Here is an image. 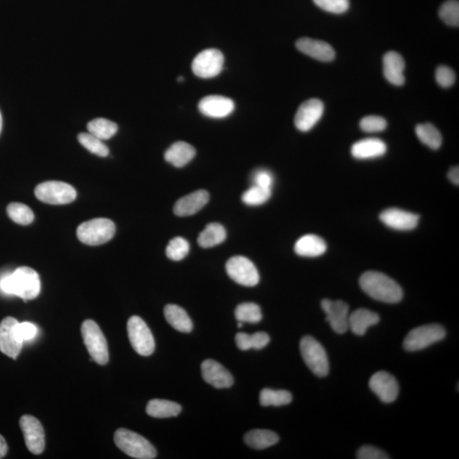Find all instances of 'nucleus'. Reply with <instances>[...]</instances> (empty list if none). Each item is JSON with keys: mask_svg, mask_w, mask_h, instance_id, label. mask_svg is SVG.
Instances as JSON below:
<instances>
[{"mask_svg": "<svg viewBox=\"0 0 459 459\" xmlns=\"http://www.w3.org/2000/svg\"><path fill=\"white\" fill-rule=\"evenodd\" d=\"M418 139L428 147L437 150L442 144V136L440 131L431 123H421L415 129Z\"/></svg>", "mask_w": 459, "mask_h": 459, "instance_id": "2f4dec72", "label": "nucleus"}, {"mask_svg": "<svg viewBox=\"0 0 459 459\" xmlns=\"http://www.w3.org/2000/svg\"><path fill=\"white\" fill-rule=\"evenodd\" d=\"M127 330L130 344L138 354L148 356L154 352V338L147 323L139 316H131L127 320Z\"/></svg>", "mask_w": 459, "mask_h": 459, "instance_id": "6e6552de", "label": "nucleus"}, {"mask_svg": "<svg viewBox=\"0 0 459 459\" xmlns=\"http://www.w3.org/2000/svg\"><path fill=\"white\" fill-rule=\"evenodd\" d=\"M384 75L386 80L396 86H402L405 83V61L396 51H389L382 58Z\"/></svg>", "mask_w": 459, "mask_h": 459, "instance_id": "412c9836", "label": "nucleus"}, {"mask_svg": "<svg viewBox=\"0 0 459 459\" xmlns=\"http://www.w3.org/2000/svg\"><path fill=\"white\" fill-rule=\"evenodd\" d=\"M360 127L366 133H378L387 127V122L380 116H367L360 120Z\"/></svg>", "mask_w": 459, "mask_h": 459, "instance_id": "a19ab883", "label": "nucleus"}, {"mask_svg": "<svg viewBox=\"0 0 459 459\" xmlns=\"http://www.w3.org/2000/svg\"><path fill=\"white\" fill-rule=\"evenodd\" d=\"M380 320L377 313L360 308L349 316V329L353 334L363 336L370 327L377 325Z\"/></svg>", "mask_w": 459, "mask_h": 459, "instance_id": "b1692460", "label": "nucleus"}, {"mask_svg": "<svg viewBox=\"0 0 459 459\" xmlns=\"http://www.w3.org/2000/svg\"><path fill=\"white\" fill-rule=\"evenodd\" d=\"M201 370L203 380L217 389L229 388L234 382L231 373L216 360H204Z\"/></svg>", "mask_w": 459, "mask_h": 459, "instance_id": "a211bd4d", "label": "nucleus"}, {"mask_svg": "<svg viewBox=\"0 0 459 459\" xmlns=\"http://www.w3.org/2000/svg\"><path fill=\"white\" fill-rule=\"evenodd\" d=\"M181 410L182 407L180 404L167 400L154 399L148 402L145 411L149 416L167 418L178 416Z\"/></svg>", "mask_w": 459, "mask_h": 459, "instance_id": "c85d7f7f", "label": "nucleus"}, {"mask_svg": "<svg viewBox=\"0 0 459 459\" xmlns=\"http://www.w3.org/2000/svg\"><path fill=\"white\" fill-rule=\"evenodd\" d=\"M269 335L264 332H258L252 335L239 333L236 335V344L241 351H249L250 349H261L269 344Z\"/></svg>", "mask_w": 459, "mask_h": 459, "instance_id": "7c9ffc66", "label": "nucleus"}, {"mask_svg": "<svg viewBox=\"0 0 459 459\" xmlns=\"http://www.w3.org/2000/svg\"><path fill=\"white\" fill-rule=\"evenodd\" d=\"M178 82L184 81V78H183V76H178Z\"/></svg>", "mask_w": 459, "mask_h": 459, "instance_id": "3c124183", "label": "nucleus"}, {"mask_svg": "<svg viewBox=\"0 0 459 459\" xmlns=\"http://www.w3.org/2000/svg\"><path fill=\"white\" fill-rule=\"evenodd\" d=\"M196 156L195 148L184 141H177L167 149L165 159L174 167H182L190 163Z\"/></svg>", "mask_w": 459, "mask_h": 459, "instance_id": "a878e982", "label": "nucleus"}, {"mask_svg": "<svg viewBox=\"0 0 459 459\" xmlns=\"http://www.w3.org/2000/svg\"><path fill=\"white\" fill-rule=\"evenodd\" d=\"M356 458L359 459H388L387 453L373 446H363L357 451Z\"/></svg>", "mask_w": 459, "mask_h": 459, "instance_id": "a18cd8bd", "label": "nucleus"}, {"mask_svg": "<svg viewBox=\"0 0 459 459\" xmlns=\"http://www.w3.org/2000/svg\"><path fill=\"white\" fill-rule=\"evenodd\" d=\"M210 200V194L205 190H198L178 199L174 207L177 216H191L201 210Z\"/></svg>", "mask_w": 459, "mask_h": 459, "instance_id": "4be33fe9", "label": "nucleus"}, {"mask_svg": "<svg viewBox=\"0 0 459 459\" xmlns=\"http://www.w3.org/2000/svg\"><path fill=\"white\" fill-rule=\"evenodd\" d=\"M224 61V56L221 50L216 49L203 50L192 61V72L198 78H214L223 70Z\"/></svg>", "mask_w": 459, "mask_h": 459, "instance_id": "9d476101", "label": "nucleus"}, {"mask_svg": "<svg viewBox=\"0 0 459 459\" xmlns=\"http://www.w3.org/2000/svg\"><path fill=\"white\" fill-rule=\"evenodd\" d=\"M89 133L98 139L105 141L111 139L118 132L119 127L114 122L107 119H96L91 120L87 125Z\"/></svg>", "mask_w": 459, "mask_h": 459, "instance_id": "473e14b6", "label": "nucleus"}, {"mask_svg": "<svg viewBox=\"0 0 459 459\" xmlns=\"http://www.w3.org/2000/svg\"><path fill=\"white\" fill-rule=\"evenodd\" d=\"M81 333L91 358L100 365H105L109 360L108 347L99 326L92 320H86L82 324Z\"/></svg>", "mask_w": 459, "mask_h": 459, "instance_id": "423d86ee", "label": "nucleus"}, {"mask_svg": "<svg viewBox=\"0 0 459 459\" xmlns=\"http://www.w3.org/2000/svg\"><path fill=\"white\" fill-rule=\"evenodd\" d=\"M380 218L386 227L396 231H411L417 227L420 221V216L418 214L396 207L382 211Z\"/></svg>", "mask_w": 459, "mask_h": 459, "instance_id": "f3484780", "label": "nucleus"}, {"mask_svg": "<svg viewBox=\"0 0 459 459\" xmlns=\"http://www.w3.org/2000/svg\"><path fill=\"white\" fill-rule=\"evenodd\" d=\"M16 332L18 338L23 342L32 340L37 334V327L31 323L25 322L18 323L16 327Z\"/></svg>", "mask_w": 459, "mask_h": 459, "instance_id": "49530a36", "label": "nucleus"}, {"mask_svg": "<svg viewBox=\"0 0 459 459\" xmlns=\"http://www.w3.org/2000/svg\"><path fill=\"white\" fill-rule=\"evenodd\" d=\"M439 16L444 23L451 27L459 26V3L458 0H447L439 10Z\"/></svg>", "mask_w": 459, "mask_h": 459, "instance_id": "ea45409f", "label": "nucleus"}, {"mask_svg": "<svg viewBox=\"0 0 459 459\" xmlns=\"http://www.w3.org/2000/svg\"><path fill=\"white\" fill-rule=\"evenodd\" d=\"M322 308L335 333L343 334L349 329V305L342 300H330L325 298L322 301Z\"/></svg>", "mask_w": 459, "mask_h": 459, "instance_id": "2eb2a0df", "label": "nucleus"}, {"mask_svg": "<svg viewBox=\"0 0 459 459\" xmlns=\"http://www.w3.org/2000/svg\"><path fill=\"white\" fill-rule=\"evenodd\" d=\"M227 238V232L223 225L210 223L200 233L198 243L203 249H209L223 243Z\"/></svg>", "mask_w": 459, "mask_h": 459, "instance_id": "c756f323", "label": "nucleus"}, {"mask_svg": "<svg viewBox=\"0 0 459 459\" xmlns=\"http://www.w3.org/2000/svg\"><path fill=\"white\" fill-rule=\"evenodd\" d=\"M448 178L453 182L454 185H459V167L458 166L453 167L449 172H448Z\"/></svg>", "mask_w": 459, "mask_h": 459, "instance_id": "de8ad7c7", "label": "nucleus"}, {"mask_svg": "<svg viewBox=\"0 0 459 459\" xmlns=\"http://www.w3.org/2000/svg\"><path fill=\"white\" fill-rule=\"evenodd\" d=\"M114 442L127 456L138 459H152L156 456L155 447L143 436L127 429H119L114 434Z\"/></svg>", "mask_w": 459, "mask_h": 459, "instance_id": "7ed1b4c3", "label": "nucleus"}, {"mask_svg": "<svg viewBox=\"0 0 459 459\" xmlns=\"http://www.w3.org/2000/svg\"><path fill=\"white\" fill-rule=\"evenodd\" d=\"M17 324L18 320L10 316L0 323V351L14 360L19 356L23 345L17 334Z\"/></svg>", "mask_w": 459, "mask_h": 459, "instance_id": "ddd939ff", "label": "nucleus"}, {"mask_svg": "<svg viewBox=\"0 0 459 459\" xmlns=\"http://www.w3.org/2000/svg\"><path fill=\"white\" fill-rule=\"evenodd\" d=\"M0 289L3 293L17 295L27 301L39 296L41 283L34 269L23 267L5 276L0 282Z\"/></svg>", "mask_w": 459, "mask_h": 459, "instance_id": "f03ea898", "label": "nucleus"}, {"mask_svg": "<svg viewBox=\"0 0 459 459\" xmlns=\"http://www.w3.org/2000/svg\"><path fill=\"white\" fill-rule=\"evenodd\" d=\"M324 112V104L319 99H309L298 108L294 118V125L302 132H308L322 119Z\"/></svg>", "mask_w": 459, "mask_h": 459, "instance_id": "4468645a", "label": "nucleus"}, {"mask_svg": "<svg viewBox=\"0 0 459 459\" xmlns=\"http://www.w3.org/2000/svg\"><path fill=\"white\" fill-rule=\"evenodd\" d=\"M198 109L202 114L209 118L223 119L232 114L235 103L227 97L209 96L200 101Z\"/></svg>", "mask_w": 459, "mask_h": 459, "instance_id": "6ab92c4d", "label": "nucleus"}, {"mask_svg": "<svg viewBox=\"0 0 459 459\" xmlns=\"http://www.w3.org/2000/svg\"><path fill=\"white\" fill-rule=\"evenodd\" d=\"M34 193L39 201L52 205L70 203L76 196L75 189L63 181L43 182L37 185Z\"/></svg>", "mask_w": 459, "mask_h": 459, "instance_id": "1a4fd4ad", "label": "nucleus"}, {"mask_svg": "<svg viewBox=\"0 0 459 459\" xmlns=\"http://www.w3.org/2000/svg\"><path fill=\"white\" fill-rule=\"evenodd\" d=\"M7 451H8V445H7L5 438L0 435V458L5 457Z\"/></svg>", "mask_w": 459, "mask_h": 459, "instance_id": "09e8293b", "label": "nucleus"}, {"mask_svg": "<svg viewBox=\"0 0 459 459\" xmlns=\"http://www.w3.org/2000/svg\"><path fill=\"white\" fill-rule=\"evenodd\" d=\"M369 387L381 402L391 403L399 395V385L396 378L387 371H380L370 378Z\"/></svg>", "mask_w": 459, "mask_h": 459, "instance_id": "dca6fc26", "label": "nucleus"}, {"mask_svg": "<svg viewBox=\"0 0 459 459\" xmlns=\"http://www.w3.org/2000/svg\"><path fill=\"white\" fill-rule=\"evenodd\" d=\"M79 143L93 154L105 158L109 154V149L101 140L90 133H80L78 136Z\"/></svg>", "mask_w": 459, "mask_h": 459, "instance_id": "e433bc0d", "label": "nucleus"}, {"mask_svg": "<svg viewBox=\"0 0 459 459\" xmlns=\"http://www.w3.org/2000/svg\"><path fill=\"white\" fill-rule=\"evenodd\" d=\"M7 214L14 223L21 225L31 224L34 220V214L27 205L21 203H12L7 206Z\"/></svg>", "mask_w": 459, "mask_h": 459, "instance_id": "f704fd0d", "label": "nucleus"}, {"mask_svg": "<svg viewBox=\"0 0 459 459\" xmlns=\"http://www.w3.org/2000/svg\"><path fill=\"white\" fill-rule=\"evenodd\" d=\"M2 126H3V119H2L1 112H0V133H1Z\"/></svg>", "mask_w": 459, "mask_h": 459, "instance_id": "8fccbe9b", "label": "nucleus"}, {"mask_svg": "<svg viewBox=\"0 0 459 459\" xmlns=\"http://www.w3.org/2000/svg\"><path fill=\"white\" fill-rule=\"evenodd\" d=\"M190 251V244L183 238L177 236L167 244L166 254L167 258L174 261L183 260Z\"/></svg>", "mask_w": 459, "mask_h": 459, "instance_id": "58836bf2", "label": "nucleus"}, {"mask_svg": "<svg viewBox=\"0 0 459 459\" xmlns=\"http://www.w3.org/2000/svg\"><path fill=\"white\" fill-rule=\"evenodd\" d=\"M446 330L438 324H429L416 327L408 333L403 342L407 351H418L429 347L446 337Z\"/></svg>", "mask_w": 459, "mask_h": 459, "instance_id": "0eeeda50", "label": "nucleus"}, {"mask_svg": "<svg viewBox=\"0 0 459 459\" xmlns=\"http://www.w3.org/2000/svg\"><path fill=\"white\" fill-rule=\"evenodd\" d=\"M359 283L360 289L375 300L395 304L402 300V287L384 273L366 272L360 276Z\"/></svg>", "mask_w": 459, "mask_h": 459, "instance_id": "f257e3e1", "label": "nucleus"}, {"mask_svg": "<svg viewBox=\"0 0 459 459\" xmlns=\"http://www.w3.org/2000/svg\"><path fill=\"white\" fill-rule=\"evenodd\" d=\"M436 82L443 88H449L456 81V74L453 69L447 65H440L436 72Z\"/></svg>", "mask_w": 459, "mask_h": 459, "instance_id": "37998d69", "label": "nucleus"}, {"mask_svg": "<svg viewBox=\"0 0 459 459\" xmlns=\"http://www.w3.org/2000/svg\"><path fill=\"white\" fill-rule=\"evenodd\" d=\"M165 316L167 323L181 333H191L193 323L183 308L176 305H167Z\"/></svg>", "mask_w": 459, "mask_h": 459, "instance_id": "bb28decb", "label": "nucleus"}, {"mask_svg": "<svg viewBox=\"0 0 459 459\" xmlns=\"http://www.w3.org/2000/svg\"><path fill=\"white\" fill-rule=\"evenodd\" d=\"M272 196V189H267L254 185L243 193L242 199L244 203L249 206L261 205L268 201Z\"/></svg>", "mask_w": 459, "mask_h": 459, "instance_id": "4c0bfd02", "label": "nucleus"}, {"mask_svg": "<svg viewBox=\"0 0 459 459\" xmlns=\"http://www.w3.org/2000/svg\"><path fill=\"white\" fill-rule=\"evenodd\" d=\"M225 269L229 278L240 285L254 287L260 282V274L257 268L253 262L246 257H232L227 262Z\"/></svg>", "mask_w": 459, "mask_h": 459, "instance_id": "9b49d317", "label": "nucleus"}, {"mask_svg": "<svg viewBox=\"0 0 459 459\" xmlns=\"http://www.w3.org/2000/svg\"><path fill=\"white\" fill-rule=\"evenodd\" d=\"M236 320L241 323H258L262 319L260 306L254 303H243L236 308Z\"/></svg>", "mask_w": 459, "mask_h": 459, "instance_id": "c9c22d12", "label": "nucleus"}, {"mask_svg": "<svg viewBox=\"0 0 459 459\" xmlns=\"http://www.w3.org/2000/svg\"><path fill=\"white\" fill-rule=\"evenodd\" d=\"M296 48L300 52L320 61H332L335 58V51L329 43L311 38H301L296 42Z\"/></svg>", "mask_w": 459, "mask_h": 459, "instance_id": "aec40b11", "label": "nucleus"}, {"mask_svg": "<svg viewBox=\"0 0 459 459\" xmlns=\"http://www.w3.org/2000/svg\"><path fill=\"white\" fill-rule=\"evenodd\" d=\"M313 2L319 8L333 14H343L349 7V0H313Z\"/></svg>", "mask_w": 459, "mask_h": 459, "instance_id": "79ce46f5", "label": "nucleus"}, {"mask_svg": "<svg viewBox=\"0 0 459 459\" xmlns=\"http://www.w3.org/2000/svg\"><path fill=\"white\" fill-rule=\"evenodd\" d=\"M116 227L108 218H96L83 222L76 229L80 242L90 246L101 245L114 238Z\"/></svg>", "mask_w": 459, "mask_h": 459, "instance_id": "20e7f679", "label": "nucleus"}, {"mask_svg": "<svg viewBox=\"0 0 459 459\" xmlns=\"http://www.w3.org/2000/svg\"><path fill=\"white\" fill-rule=\"evenodd\" d=\"M253 182L254 185H257V187L272 189L274 177L267 170H258L253 174Z\"/></svg>", "mask_w": 459, "mask_h": 459, "instance_id": "c03bdc74", "label": "nucleus"}, {"mask_svg": "<svg viewBox=\"0 0 459 459\" xmlns=\"http://www.w3.org/2000/svg\"><path fill=\"white\" fill-rule=\"evenodd\" d=\"M279 436L278 434L268 429H253L246 433L244 436V442L247 446L254 449L262 450L269 447L274 446L278 443Z\"/></svg>", "mask_w": 459, "mask_h": 459, "instance_id": "cd10ccee", "label": "nucleus"}, {"mask_svg": "<svg viewBox=\"0 0 459 459\" xmlns=\"http://www.w3.org/2000/svg\"><path fill=\"white\" fill-rule=\"evenodd\" d=\"M294 251L302 257H318L326 252L327 243L318 236L305 235L295 243Z\"/></svg>", "mask_w": 459, "mask_h": 459, "instance_id": "393cba45", "label": "nucleus"}, {"mask_svg": "<svg viewBox=\"0 0 459 459\" xmlns=\"http://www.w3.org/2000/svg\"><path fill=\"white\" fill-rule=\"evenodd\" d=\"M293 400L292 394L287 391H274L271 389H262L260 395V403L263 407L285 406Z\"/></svg>", "mask_w": 459, "mask_h": 459, "instance_id": "72a5a7b5", "label": "nucleus"}, {"mask_svg": "<svg viewBox=\"0 0 459 459\" xmlns=\"http://www.w3.org/2000/svg\"><path fill=\"white\" fill-rule=\"evenodd\" d=\"M26 446L32 454H41L45 447V431L41 422L31 415H23L20 420Z\"/></svg>", "mask_w": 459, "mask_h": 459, "instance_id": "f8f14e48", "label": "nucleus"}, {"mask_svg": "<svg viewBox=\"0 0 459 459\" xmlns=\"http://www.w3.org/2000/svg\"><path fill=\"white\" fill-rule=\"evenodd\" d=\"M300 352L304 362L313 374L325 377L329 373V363L323 346L316 338L305 336L300 341Z\"/></svg>", "mask_w": 459, "mask_h": 459, "instance_id": "39448f33", "label": "nucleus"}, {"mask_svg": "<svg viewBox=\"0 0 459 459\" xmlns=\"http://www.w3.org/2000/svg\"><path fill=\"white\" fill-rule=\"evenodd\" d=\"M387 152V145L377 138H367L356 142L351 147V154L356 159L380 158Z\"/></svg>", "mask_w": 459, "mask_h": 459, "instance_id": "5701e85b", "label": "nucleus"}]
</instances>
